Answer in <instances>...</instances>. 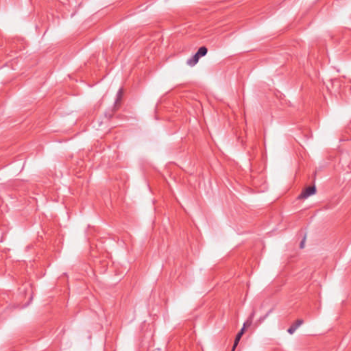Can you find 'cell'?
Masks as SVG:
<instances>
[{"label": "cell", "instance_id": "cell-1", "mask_svg": "<svg viewBox=\"0 0 351 351\" xmlns=\"http://www.w3.org/2000/svg\"><path fill=\"white\" fill-rule=\"evenodd\" d=\"M252 318H253V316H252V314L250 318L248 319V320H247L246 322L244 323V325H243V327L242 328V329L240 330V331L237 333L235 339H234V342L233 346H232L231 351H235L239 343H240L241 339H242V337H243V335H244L245 333H246V332L247 331V330L249 329V327H250V326L251 325V323H252V320H253Z\"/></svg>", "mask_w": 351, "mask_h": 351}, {"label": "cell", "instance_id": "cell-2", "mask_svg": "<svg viewBox=\"0 0 351 351\" xmlns=\"http://www.w3.org/2000/svg\"><path fill=\"white\" fill-rule=\"evenodd\" d=\"M206 53L207 49L206 47H201L200 49L198 51V52L190 59L189 61V64L192 65V66L196 65V63L198 62V60H200V58H202V56H205V54H206Z\"/></svg>", "mask_w": 351, "mask_h": 351}, {"label": "cell", "instance_id": "cell-3", "mask_svg": "<svg viewBox=\"0 0 351 351\" xmlns=\"http://www.w3.org/2000/svg\"><path fill=\"white\" fill-rule=\"evenodd\" d=\"M303 322V321L302 320H298L297 321H296V322L292 324V325L288 329V332L289 333L291 334H293L294 332L296 331L297 329H298V328L301 326L302 325V323Z\"/></svg>", "mask_w": 351, "mask_h": 351}, {"label": "cell", "instance_id": "cell-4", "mask_svg": "<svg viewBox=\"0 0 351 351\" xmlns=\"http://www.w3.org/2000/svg\"><path fill=\"white\" fill-rule=\"evenodd\" d=\"M117 101H116L115 102V106H114V110H115L117 109V108H119V106L120 105V101L122 100V98H123V93H121V91H120L119 94L117 95Z\"/></svg>", "mask_w": 351, "mask_h": 351}]
</instances>
